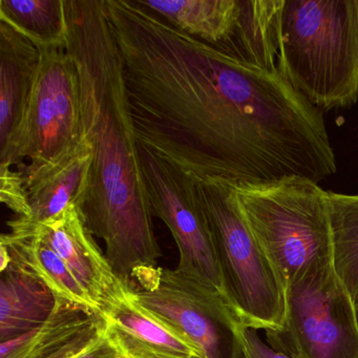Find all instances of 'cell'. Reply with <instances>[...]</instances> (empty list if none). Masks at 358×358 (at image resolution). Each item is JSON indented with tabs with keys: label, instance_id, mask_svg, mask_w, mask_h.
<instances>
[{
	"label": "cell",
	"instance_id": "6da1fadb",
	"mask_svg": "<svg viewBox=\"0 0 358 358\" xmlns=\"http://www.w3.org/2000/svg\"><path fill=\"white\" fill-rule=\"evenodd\" d=\"M138 143L199 179L268 183L309 160L320 113L278 73L244 64L139 0H106Z\"/></svg>",
	"mask_w": 358,
	"mask_h": 358
},
{
	"label": "cell",
	"instance_id": "7a4b0ae2",
	"mask_svg": "<svg viewBox=\"0 0 358 358\" xmlns=\"http://www.w3.org/2000/svg\"><path fill=\"white\" fill-rule=\"evenodd\" d=\"M66 51L77 68L83 134L92 148L87 184L75 205L106 244L113 270L131 288L156 269L162 251L140 163L122 56L106 0H66Z\"/></svg>",
	"mask_w": 358,
	"mask_h": 358
},
{
	"label": "cell",
	"instance_id": "3957f363",
	"mask_svg": "<svg viewBox=\"0 0 358 358\" xmlns=\"http://www.w3.org/2000/svg\"><path fill=\"white\" fill-rule=\"evenodd\" d=\"M278 73L318 110L358 101V0H284Z\"/></svg>",
	"mask_w": 358,
	"mask_h": 358
},
{
	"label": "cell",
	"instance_id": "277c9868",
	"mask_svg": "<svg viewBox=\"0 0 358 358\" xmlns=\"http://www.w3.org/2000/svg\"><path fill=\"white\" fill-rule=\"evenodd\" d=\"M243 215L284 289L314 266L333 264L328 192L310 180L236 183Z\"/></svg>",
	"mask_w": 358,
	"mask_h": 358
},
{
	"label": "cell",
	"instance_id": "5b68a950",
	"mask_svg": "<svg viewBox=\"0 0 358 358\" xmlns=\"http://www.w3.org/2000/svg\"><path fill=\"white\" fill-rule=\"evenodd\" d=\"M196 183L236 316L253 330H280L284 286L243 215L234 183L219 178H198Z\"/></svg>",
	"mask_w": 358,
	"mask_h": 358
},
{
	"label": "cell",
	"instance_id": "8992f818",
	"mask_svg": "<svg viewBox=\"0 0 358 358\" xmlns=\"http://www.w3.org/2000/svg\"><path fill=\"white\" fill-rule=\"evenodd\" d=\"M280 330L267 343L294 358H358V320L353 297L333 264L314 266L285 289Z\"/></svg>",
	"mask_w": 358,
	"mask_h": 358
},
{
	"label": "cell",
	"instance_id": "52a82bcc",
	"mask_svg": "<svg viewBox=\"0 0 358 358\" xmlns=\"http://www.w3.org/2000/svg\"><path fill=\"white\" fill-rule=\"evenodd\" d=\"M41 62L24 118L7 146L0 167L47 162L83 139L78 72L66 48L39 50Z\"/></svg>",
	"mask_w": 358,
	"mask_h": 358
},
{
	"label": "cell",
	"instance_id": "ba28073f",
	"mask_svg": "<svg viewBox=\"0 0 358 358\" xmlns=\"http://www.w3.org/2000/svg\"><path fill=\"white\" fill-rule=\"evenodd\" d=\"M138 146L152 215L164 222L179 249L176 270L213 291L232 308L201 200L198 178L143 144Z\"/></svg>",
	"mask_w": 358,
	"mask_h": 358
},
{
	"label": "cell",
	"instance_id": "9c48e42d",
	"mask_svg": "<svg viewBox=\"0 0 358 358\" xmlns=\"http://www.w3.org/2000/svg\"><path fill=\"white\" fill-rule=\"evenodd\" d=\"M131 296L204 358H243L238 320L229 303L177 270L157 267L134 282Z\"/></svg>",
	"mask_w": 358,
	"mask_h": 358
},
{
	"label": "cell",
	"instance_id": "30bf717a",
	"mask_svg": "<svg viewBox=\"0 0 358 358\" xmlns=\"http://www.w3.org/2000/svg\"><path fill=\"white\" fill-rule=\"evenodd\" d=\"M35 224L41 238L68 266L99 313L129 293L85 227L76 205L49 221Z\"/></svg>",
	"mask_w": 358,
	"mask_h": 358
},
{
	"label": "cell",
	"instance_id": "8fae6325",
	"mask_svg": "<svg viewBox=\"0 0 358 358\" xmlns=\"http://www.w3.org/2000/svg\"><path fill=\"white\" fill-rule=\"evenodd\" d=\"M106 334L101 313L58 299L45 324L0 343V358H74Z\"/></svg>",
	"mask_w": 358,
	"mask_h": 358
},
{
	"label": "cell",
	"instance_id": "7c38bea8",
	"mask_svg": "<svg viewBox=\"0 0 358 358\" xmlns=\"http://www.w3.org/2000/svg\"><path fill=\"white\" fill-rule=\"evenodd\" d=\"M91 162V145L83 136L57 158L20 165L31 207L30 217L24 220L43 223L75 204L87 184Z\"/></svg>",
	"mask_w": 358,
	"mask_h": 358
},
{
	"label": "cell",
	"instance_id": "4fadbf2b",
	"mask_svg": "<svg viewBox=\"0 0 358 358\" xmlns=\"http://www.w3.org/2000/svg\"><path fill=\"white\" fill-rule=\"evenodd\" d=\"M101 315L108 335L129 358H204L194 345L140 307L129 291Z\"/></svg>",
	"mask_w": 358,
	"mask_h": 358
},
{
	"label": "cell",
	"instance_id": "5bb4252c",
	"mask_svg": "<svg viewBox=\"0 0 358 358\" xmlns=\"http://www.w3.org/2000/svg\"><path fill=\"white\" fill-rule=\"evenodd\" d=\"M39 62L38 48L0 22V150L9 144L24 118Z\"/></svg>",
	"mask_w": 358,
	"mask_h": 358
},
{
	"label": "cell",
	"instance_id": "9a60e30c",
	"mask_svg": "<svg viewBox=\"0 0 358 358\" xmlns=\"http://www.w3.org/2000/svg\"><path fill=\"white\" fill-rule=\"evenodd\" d=\"M11 231L0 238L12 262L47 285L58 299L98 312L62 257L41 238L35 224L16 217L8 222ZM99 313V312H98Z\"/></svg>",
	"mask_w": 358,
	"mask_h": 358
},
{
	"label": "cell",
	"instance_id": "2e32d148",
	"mask_svg": "<svg viewBox=\"0 0 358 358\" xmlns=\"http://www.w3.org/2000/svg\"><path fill=\"white\" fill-rule=\"evenodd\" d=\"M175 28L228 54L236 36L242 0H139Z\"/></svg>",
	"mask_w": 358,
	"mask_h": 358
},
{
	"label": "cell",
	"instance_id": "e0dca14e",
	"mask_svg": "<svg viewBox=\"0 0 358 358\" xmlns=\"http://www.w3.org/2000/svg\"><path fill=\"white\" fill-rule=\"evenodd\" d=\"M57 301L47 285L10 262L0 270V343L45 324Z\"/></svg>",
	"mask_w": 358,
	"mask_h": 358
},
{
	"label": "cell",
	"instance_id": "ac0fdd59",
	"mask_svg": "<svg viewBox=\"0 0 358 358\" xmlns=\"http://www.w3.org/2000/svg\"><path fill=\"white\" fill-rule=\"evenodd\" d=\"M0 22L10 24L39 50L66 48V0H0Z\"/></svg>",
	"mask_w": 358,
	"mask_h": 358
},
{
	"label": "cell",
	"instance_id": "d6986e66",
	"mask_svg": "<svg viewBox=\"0 0 358 358\" xmlns=\"http://www.w3.org/2000/svg\"><path fill=\"white\" fill-rule=\"evenodd\" d=\"M333 266L352 297L358 292V194L328 192Z\"/></svg>",
	"mask_w": 358,
	"mask_h": 358
},
{
	"label": "cell",
	"instance_id": "ffe728a7",
	"mask_svg": "<svg viewBox=\"0 0 358 358\" xmlns=\"http://www.w3.org/2000/svg\"><path fill=\"white\" fill-rule=\"evenodd\" d=\"M0 200L20 219L31 215L30 202L24 176L10 167H0Z\"/></svg>",
	"mask_w": 358,
	"mask_h": 358
},
{
	"label": "cell",
	"instance_id": "44dd1931",
	"mask_svg": "<svg viewBox=\"0 0 358 358\" xmlns=\"http://www.w3.org/2000/svg\"><path fill=\"white\" fill-rule=\"evenodd\" d=\"M243 358H294L282 353L266 343L257 334V330L242 324L240 328Z\"/></svg>",
	"mask_w": 358,
	"mask_h": 358
},
{
	"label": "cell",
	"instance_id": "7402d4cb",
	"mask_svg": "<svg viewBox=\"0 0 358 358\" xmlns=\"http://www.w3.org/2000/svg\"><path fill=\"white\" fill-rule=\"evenodd\" d=\"M74 358H129L124 352L115 343L114 339L106 334L93 347Z\"/></svg>",
	"mask_w": 358,
	"mask_h": 358
},
{
	"label": "cell",
	"instance_id": "603a6c76",
	"mask_svg": "<svg viewBox=\"0 0 358 358\" xmlns=\"http://www.w3.org/2000/svg\"><path fill=\"white\" fill-rule=\"evenodd\" d=\"M354 307H355L356 316H357L358 320V292L357 294L355 295V297H354Z\"/></svg>",
	"mask_w": 358,
	"mask_h": 358
}]
</instances>
